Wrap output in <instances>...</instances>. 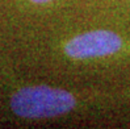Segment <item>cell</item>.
Here are the masks:
<instances>
[{
    "label": "cell",
    "mask_w": 130,
    "mask_h": 129,
    "mask_svg": "<svg viewBox=\"0 0 130 129\" xmlns=\"http://www.w3.org/2000/svg\"><path fill=\"white\" fill-rule=\"evenodd\" d=\"M75 97L66 90L47 86H33L19 90L11 97L13 113L26 119L54 117L70 112Z\"/></svg>",
    "instance_id": "obj_1"
},
{
    "label": "cell",
    "mask_w": 130,
    "mask_h": 129,
    "mask_svg": "<svg viewBox=\"0 0 130 129\" xmlns=\"http://www.w3.org/2000/svg\"><path fill=\"white\" fill-rule=\"evenodd\" d=\"M122 46L121 37L110 30H92L74 37L64 45L68 57L86 59L117 53Z\"/></svg>",
    "instance_id": "obj_2"
},
{
    "label": "cell",
    "mask_w": 130,
    "mask_h": 129,
    "mask_svg": "<svg viewBox=\"0 0 130 129\" xmlns=\"http://www.w3.org/2000/svg\"><path fill=\"white\" fill-rule=\"evenodd\" d=\"M30 2H33V3H38V4H41V3H47V2H51V0H30Z\"/></svg>",
    "instance_id": "obj_3"
}]
</instances>
